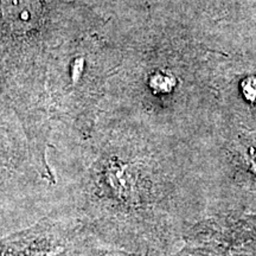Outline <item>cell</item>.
I'll use <instances>...</instances> for the list:
<instances>
[{"mask_svg":"<svg viewBox=\"0 0 256 256\" xmlns=\"http://www.w3.org/2000/svg\"><path fill=\"white\" fill-rule=\"evenodd\" d=\"M81 234L72 217L51 210L30 226L0 238V256H76Z\"/></svg>","mask_w":256,"mask_h":256,"instance_id":"3","label":"cell"},{"mask_svg":"<svg viewBox=\"0 0 256 256\" xmlns=\"http://www.w3.org/2000/svg\"><path fill=\"white\" fill-rule=\"evenodd\" d=\"M170 256H256V212L229 211L194 223Z\"/></svg>","mask_w":256,"mask_h":256,"instance_id":"2","label":"cell"},{"mask_svg":"<svg viewBox=\"0 0 256 256\" xmlns=\"http://www.w3.org/2000/svg\"><path fill=\"white\" fill-rule=\"evenodd\" d=\"M240 92L243 100L256 113V76H247L240 83Z\"/></svg>","mask_w":256,"mask_h":256,"instance_id":"8","label":"cell"},{"mask_svg":"<svg viewBox=\"0 0 256 256\" xmlns=\"http://www.w3.org/2000/svg\"><path fill=\"white\" fill-rule=\"evenodd\" d=\"M178 81L172 72L160 70L150 76L148 88L154 96H168L176 90Z\"/></svg>","mask_w":256,"mask_h":256,"instance_id":"7","label":"cell"},{"mask_svg":"<svg viewBox=\"0 0 256 256\" xmlns=\"http://www.w3.org/2000/svg\"><path fill=\"white\" fill-rule=\"evenodd\" d=\"M76 256H145L127 249L102 242L82 232L78 240Z\"/></svg>","mask_w":256,"mask_h":256,"instance_id":"6","label":"cell"},{"mask_svg":"<svg viewBox=\"0 0 256 256\" xmlns=\"http://www.w3.org/2000/svg\"><path fill=\"white\" fill-rule=\"evenodd\" d=\"M49 211L40 206L0 200V238L30 226Z\"/></svg>","mask_w":256,"mask_h":256,"instance_id":"4","label":"cell"},{"mask_svg":"<svg viewBox=\"0 0 256 256\" xmlns=\"http://www.w3.org/2000/svg\"><path fill=\"white\" fill-rule=\"evenodd\" d=\"M234 177L238 184L256 194V144L241 142L232 148Z\"/></svg>","mask_w":256,"mask_h":256,"instance_id":"5","label":"cell"},{"mask_svg":"<svg viewBox=\"0 0 256 256\" xmlns=\"http://www.w3.org/2000/svg\"><path fill=\"white\" fill-rule=\"evenodd\" d=\"M55 206L84 234L145 256H165L174 235L177 179L154 156L104 147L52 165Z\"/></svg>","mask_w":256,"mask_h":256,"instance_id":"1","label":"cell"}]
</instances>
